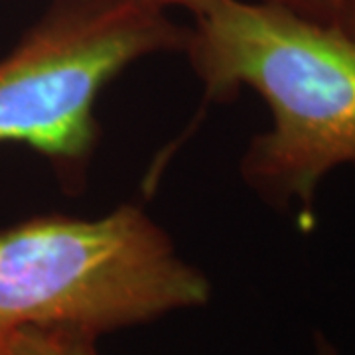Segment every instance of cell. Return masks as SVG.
<instances>
[{
  "label": "cell",
  "instance_id": "1",
  "mask_svg": "<svg viewBox=\"0 0 355 355\" xmlns=\"http://www.w3.org/2000/svg\"><path fill=\"white\" fill-rule=\"evenodd\" d=\"M193 18L184 53L205 99L247 87L270 109V128L241 156L243 182L308 216L322 180L355 164V40L266 0H214Z\"/></svg>",
  "mask_w": 355,
  "mask_h": 355
},
{
  "label": "cell",
  "instance_id": "3",
  "mask_svg": "<svg viewBox=\"0 0 355 355\" xmlns=\"http://www.w3.org/2000/svg\"><path fill=\"white\" fill-rule=\"evenodd\" d=\"M168 12L158 0H51L0 60V144L38 153L81 186L103 89L144 58L184 51L188 30Z\"/></svg>",
  "mask_w": 355,
  "mask_h": 355
},
{
  "label": "cell",
  "instance_id": "7",
  "mask_svg": "<svg viewBox=\"0 0 355 355\" xmlns=\"http://www.w3.org/2000/svg\"><path fill=\"white\" fill-rule=\"evenodd\" d=\"M160 4H164L166 8H182L190 14H200L205 10L214 0H158Z\"/></svg>",
  "mask_w": 355,
  "mask_h": 355
},
{
  "label": "cell",
  "instance_id": "2",
  "mask_svg": "<svg viewBox=\"0 0 355 355\" xmlns=\"http://www.w3.org/2000/svg\"><path fill=\"white\" fill-rule=\"evenodd\" d=\"M211 282L139 205L0 231V355L28 330L101 338L202 308Z\"/></svg>",
  "mask_w": 355,
  "mask_h": 355
},
{
  "label": "cell",
  "instance_id": "5",
  "mask_svg": "<svg viewBox=\"0 0 355 355\" xmlns=\"http://www.w3.org/2000/svg\"><path fill=\"white\" fill-rule=\"evenodd\" d=\"M318 22H334L343 0H266Z\"/></svg>",
  "mask_w": 355,
  "mask_h": 355
},
{
  "label": "cell",
  "instance_id": "4",
  "mask_svg": "<svg viewBox=\"0 0 355 355\" xmlns=\"http://www.w3.org/2000/svg\"><path fill=\"white\" fill-rule=\"evenodd\" d=\"M97 338L64 330L22 331L10 347V355H99Z\"/></svg>",
  "mask_w": 355,
  "mask_h": 355
},
{
  "label": "cell",
  "instance_id": "6",
  "mask_svg": "<svg viewBox=\"0 0 355 355\" xmlns=\"http://www.w3.org/2000/svg\"><path fill=\"white\" fill-rule=\"evenodd\" d=\"M334 24L340 26L349 38L355 40V0H343Z\"/></svg>",
  "mask_w": 355,
  "mask_h": 355
},
{
  "label": "cell",
  "instance_id": "8",
  "mask_svg": "<svg viewBox=\"0 0 355 355\" xmlns=\"http://www.w3.org/2000/svg\"><path fill=\"white\" fill-rule=\"evenodd\" d=\"M316 355H340V354H338V349H336V347H334L326 338H322V336H320V338L316 340Z\"/></svg>",
  "mask_w": 355,
  "mask_h": 355
}]
</instances>
